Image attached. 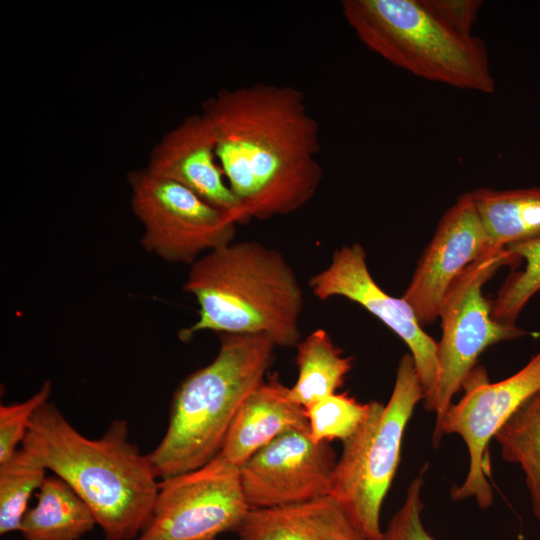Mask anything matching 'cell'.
<instances>
[{"instance_id": "13", "label": "cell", "mask_w": 540, "mask_h": 540, "mask_svg": "<svg viewBox=\"0 0 540 540\" xmlns=\"http://www.w3.org/2000/svg\"><path fill=\"white\" fill-rule=\"evenodd\" d=\"M490 249L472 193L460 195L439 220L402 296L421 325L439 317L452 283Z\"/></svg>"}, {"instance_id": "19", "label": "cell", "mask_w": 540, "mask_h": 540, "mask_svg": "<svg viewBox=\"0 0 540 540\" xmlns=\"http://www.w3.org/2000/svg\"><path fill=\"white\" fill-rule=\"evenodd\" d=\"M298 376L289 388V397L307 408L336 393L353 367V359L331 340L324 329H316L296 345Z\"/></svg>"}, {"instance_id": "26", "label": "cell", "mask_w": 540, "mask_h": 540, "mask_svg": "<svg viewBox=\"0 0 540 540\" xmlns=\"http://www.w3.org/2000/svg\"><path fill=\"white\" fill-rule=\"evenodd\" d=\"M427 8L445 24L463 35H472L482 6L479 0H423Z\"/></svg>"}, {"instance_id": "12", "label": "cell", "mask_w": 540, "mask_h": 540, "mask_svg": "<svg viewBox=\"0 0 540 540\" xmlns=\"http://www.w3.org/2000/svg\"><path fill=\"white\" fill-rule=\"evenodd\" d=\"M308 284L318 299L345 297L360 304L396 333L410 350L424 399L431 395L437 380V342L422 329L413 309L403 298L389 295L375 282L360 244L337 249L330 264L313 275Z\"/></svg>"}, {"instance_id": "1", "label": "cell", "mask_w": 540, "mask_h": 540, "mask_svg": "<svg viewBox=\"0 0 540 540\" xmlns=\"http://www.w3.org/2000/svg\"><path fill=\"white\" fill-rule=\"evenodd\" d=\"M201 113L239 202L238 224L293 213L314 197L323 177L320 130L301 90L266 83L223 88Z\"/></svg>"}, {"instance_id": "8", "label": "cell", "mask_w": 540, "mask_h": 540, "mask_svg": "<svg viewBox=\"0 0 540 540\" xmlns=\"http://www.w3.org/2000/svg\"><path fill=\"white\" fill-rule=\"evenodd\" d=\"M130 204L143 225L144 249L170 263L193 264L232 242L236 223L182 185L146 167L128 174Z\"/></svg>"}, {"instance_id": "23", "label": "cell", "mask_w": 540, "mask_h": 540, "mask_svg": "<svg viewBox=\"0 0 540 540\" xmlns=\"http://www.w3.org/2000/svg\"><path fill=\"white\" fill-rule=\"evenodd\" d=\"M310 437L317 443L345 441L365 419L368 403H360L346 393L331 394L306 409Z\"/></svg>"}, {"instance_id": "9", "label": "cell", "mask_w": 540, "mask_h": 540, "mask_svg": "<svg viewBox=\"0 0 540 540\" xmlns=\"http://www.w3.org/2000/svg\"><path fill=\"white\" fill-rule=\"evenodd\" d=\"M463 387L464 396L447 410L433 431L434 447L444 434H458L466 444L469 468L464 482L452 489L453 500L475 498L486 509L493 503L489 483L491 468L489 444L497 432L527 401L540 390V351L518 372L490 383L485 373L473 370Z\"/></svg>"}, {"instance_id": "22", "label": "cell", "mask_w": 540, "mask_h": 540, "mask_svg": "<svg viewBox=\"0 0 540 540\" xmlns=\"http://www.w3.org/2000/svg\"><path fill=\"white\" fill-rule=\"evenodd\" d=\"M524 261V267L506 278L492 301V318L500 323L516 325L528 301L540 291V239L506 247Z\"/></svg>"}, {"instance_id": "18", "label": "cell", "mask_w": 540, "mask_h": 540, "mask_svg": "<svg viewBox=\"0 0 540 540\" xmlns=\"http://www.w3.org/2000/svg\"><path fill=\"white\" fill-rule=\"evenodd\" d=\"M23 517L26 540H78L97 524L89 506L57 475L46 477Z\"/></svg>"}, {"instance_id": "21", "label": "cell", "mask_w": 540, "mask_h": 540, "mask_svg": "<svg viewBox=\"0 0 540 540\" xmlns=\"http://www.w3.org/2000/svg\"><path fill=\"white\" fill-rule=\"evenodd\" d=\"M47 468L33 454L18 448L0 463V534L20 531L31 495L39 490Z\"/></svg>"}, {"instance_id": "25", "label": "cell", "mask_w": 540, "mask_h": 540, "mask_svg": "<svg viewBox=\"0 0 540 540\" xmlns=\"http://www.w3.org/2000/svg\"><path fill=\"white\" fill-rule=\"evenodd\" d=\"M425 470L426 466L410 482L405 500L383 530L381 540H436L424 527L421 517L424 508L421 492Z\"/></svg>"}, {"instance_id": "5", "label": "cell", "mask_w": 540, "mask_h": 540, "mask_svg": "<svg viewBox=\"0 0 540 540\" xmlns=\"http://www.w3.org/2000/svg\"><path fill=\"white\" fill-rule=\"evenodd\" d=\"M341 7L358 39L391 64L429 81L494 92L484 42L449 27L423 0H343Z\"/></svg>"}, {"instance_id": "11", "label": "cell", "mask_w": 540, "mask_h": 540, "mask_svg": "<svg viewBox=\"0 0 540 540\" xmlns=\"http://www.w3.org/2000/svg\"><path fill=\"white\" fill-rule=\"evenodd\" d=\"M337 457L330 443L315 442L309 429H290L239 469L250 509L311 501L331 494Z\"/></svg>"}, {"instance_id": "16", "label": "cell", "mask_w": 540, "mask_h": 540, "mask_svg": "<svg viewBox=\"0 0 540 540\" xmlns=\"http://www.w3.org/2000/svg\"><path fill=\"white\" fill-rule=\"evenodd\" d=\"M235 532L240 540H368L332 495L250 509Z\"/></svg>"}, {"instance_id": "17", "label": "cell", "mask_w": 540, "mask_h": 540, "mask_svg": "<svg viewBox=\"0 0 540 540\" xmlns=\"http://www.w3.org/2000/svg\"><path fill=\"white\" fill-rule=\"evenodd\" d=\"M471 193L490 248L540 239V187Z\"/></svg>"}, {"instance_id": "24", "label": "cell", "mask_w": 540, "mask_h": 540, "mask_svg": "<svg viewBox=\"0 0 540 540\" xmlns=\"http://www.w3.org/2000/svg\"><path fill=\"white\" fill-rule=\"evenodd\" d=\"M52 389L50 381L23 402L0 406V463L10 458L27 433L37 409L48 402Z\"/></svg>"}, {"instance_id": "14", "label": "cell", "mask_w": 540, "mask_h": 540, "mask_svg": "<svg viewBox=\"0 0 540 540\" xmlns=\"http://www.w3.org/2000/svg\"><path fill=\"white\" fill-rule=\"evenodd\" d=\"M146 168L187 188L238 224L239 202L219 162L215 137L202 114L186 116L153 147Z\"/></svg>"}, {"instance_id": "15", "label": "cell", "mask_w": 540, "mask_h": 540, "mask_svg": "<svg viewBox=\"0 0 540 540\" xmlns=\"http://www.w3.org/2000/svg\"><path fill=\"white\" fill-rule=\"evenodd\" d=\"M294 428L309 429L306 410L290 399L289 387L275 373L243 401L216 457L240 469L274 438Z\"/></svg>"}, {"instance_id": "20", "label": "cell", "mask_w": 540, "mask_h": 540, "mask_svg": "<svg viewBox=\"0 0 540 540\" xmlns=\"http://www.w3.org/2000/svg\"><path fill=\"white\" fill-rule=\"evenodd\" d=\"M501 457L518 464L540 521V390L525 401L497 432Z\"/></svg>"}, {"instance_id": "3", "label": "cell", "mask_w": 540, "mask_h": 540, "mask_svg": "<svg viewBox=\"0 0 540 540\" xmlns=\"http://www.w3.org/2000/svg\"><path fill=\"white\" fill-rule=\"evenodd\" d=\"M184 290L199 305L198 331L264 333L276 346L296 347L303 291L283 255L256 241L230 243L191 264Z\"/></svg>"}, {"instance_id": "10", "label": "cell", "mask_w": 540, "mask_h": 540, "mask_svg": "<svg viewBox=\"0 0 540 540\" xmlns=\"http://www.w3.org/2000/svg\"><path fill=\"white\" fill-rule=\"evenodd\" d=\"M249 510L239 469L215 456L196 470L159 482L151 518L138 540H216L235 532Z\"/></svg>"}, {"instance_id": "7", "label": "cell", "mask_w": 540, "mask_h": 540, "mask_svg": "<svg viewBox=\"0 0 540 540\" xmlns=\"http://www.w3.org/2000/svg\"><path fill=\"white\" fill-rule=\"evenodd\" d=\"M519 261L520 258L506 248L490 249L471 263L447 291L439 311L442 336L437 342V380L431 395L423 400L425 409L436 414L434 430L480 355L491 345L527 334L516 325L494 320L492 302L483 295L484 284L499 268H514Z\"/></svg>"}, {"instance_id": "6", "label": "cell", "mask_w": 540, "mask_h": 540, "mask_svg": "<svg viewBox=\"0 0 540 540\" xmlns=\"http://www.w3.org/2000/svg\"><path fill=\"white\" fill-rule=\"evenodd\" d=\"M424 392L410 353L398 363L386 404L369 402L368 413L343 448L331 494L368 540H381L380 513L397 472L405 429Z\"/></svg>"}, {"instance_id": "4", "label": "cell", "mask_w": 540, "mask_h": 540, "mask_svg": "<svg viewBox=\"0 0 540 540\" xmlns=\"http://www.w3.org/2000/svg\"><path fill=\"white\" fill-rule=\"evenodd\" d=\"M214 360L188 375L174 392L169 422L148 454L158 478L196 470L220 451L246 397L265 381L276 344L264 333H220Z\"/></svg>"}, {"instance_id": "2", "label": "cell", "mask_w": 540, "mask_h": 540, "mask_svg": "<svg viewBox=\"0 0 540 540\" xmlns=\"http://www.w3.org/2000/svg\"><path fill=\"white\" fill-rule=\"evenodd\" d=\"M115 420L102 437L77 431L52 403L33 415L21 447L63 479L89 506L106 540H132L147 526L159 482L147 455Z\"/></svg>"}]
</instances>
